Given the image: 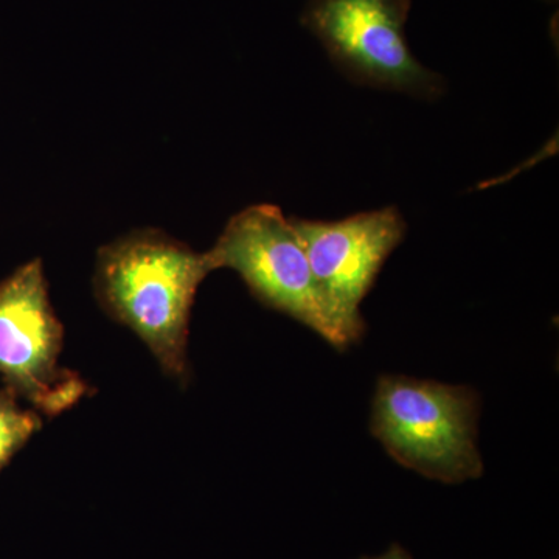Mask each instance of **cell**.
<instances>
[{"label":"cell","instance_id":"obj_1","mask_svg":"<svg viewBox=\"0 0 559 559\" xmlns=\"http://www.w3.org/2000/svg\"><path fill=\"white\" fill-rule=\"evenodd\" d=\"M210 272L205 252L160 230H135L98 250L95 296L145 342L165 373L183 380L191 310Z\"/></svg>","mask_w":559,"mask_h":559},{"label":"cell","instance_id":"obj_2","mask_svg":"<svg viewBox=\"0 0 559 559\" xmlns=\"http://www.w3.org/2000/svg\"><path fill=\"white\" fill-rule=\"evenodd\" d=\"M479 409L473 389L381 377L370 430L404 468L443 484H462L484 473L477 448Z\"/></svg>","mask_w":559,"mask_h":559},{"label":"cell","instance_id":"obj_3","mask_svg":"<svg viewBox=\"0 0 559 559\" xmlns=\"http://www.w3.org/2000/svg\"><path fill=\"white\" fill-rule=\"evenodd\" d=\"M205 255L212 272H238L264 307L316 331L334 348L348 347L323 301L293 219L277 205H250L231 216Z\"/></svg>","mask_w":559,"mask_h":559},{"label":"cell","instance_id":"obj_4","mask_svg":"<svg viewBox=\"0 0 559 559\" xmlns=\"http://www.w3.org/2000/svg\"><path fill=\"white\" fill-rule=\"evenodd\" d=\"M411 9L412 0H310L300 22L353 83L436 100L444 80L412 53Z\"/></svg>","mask_w":559,"mask_h":559},{"label":"cell","instance_id":"obj_5","mask_svg":"<svg viewBox=\"0 0 559 559\" xmlns=\"http://www.w3.org/2000/svg\"><path fill=\"white\" fill-rule=\"evenodd\" d=\"M62 340L43 261L33 260L0 283V374L47 417L69 411L90 393L76 371L60 366Z\"/></svg>","mask_w":559,"mask_h":559},{"label":"cell","instance_id":"obj_6","mask_svg":"<svg viewBox=\"0 0 559 559\" xmlns=\"http://www.w3.org/2000/svg\"><path fill=\"white\" fill-rule=\"evenodd\" d=\"M290 219L331 319L347 344H355L366 333L360 304L390 253L406 237V221L396 207L340 221Z\"/></svg>","mask_w":559,"mask_h":559},{"label":"cell","instance_id":"obj_7","mask_svg":"<svg viewBox=\"0 0 559 559\" xmlns=\"http://www.w3.org/2000/svg\"><path fill=\"white\" fill-rule=\"evenodd\" d=\"M39 428L35 412L22 409L9 395H0V469Z\"/></svg>","mask_w":559,"mask_h":559},{"label":"cell","instance_id":"obj_8","mask_svg":"<svg viewBox=\"0 0 559 559\" xmlns=\"http://www.w3.org/2000/svg\"><path fill=\"white\" fill-rule=\"evenodd\" d=\"M360 559H412L409 551L404 550L399 544H393L392 547L381 557H364Z\"/></svg>","mask_w":559,"mask_h":559},{"label":"cell","instance_id":"obj_9","mask_svg":"<svg viewBox=\"0 0 559 559\" xmlns=\"http://www.w3.org/2000/svg\"><path fill=\"white\" fill-rule=\"evenodd\" d=\"M547 2H557V0H547Z\"/></svg>","mask_w":559,"mask_h":559}]
</instances>
